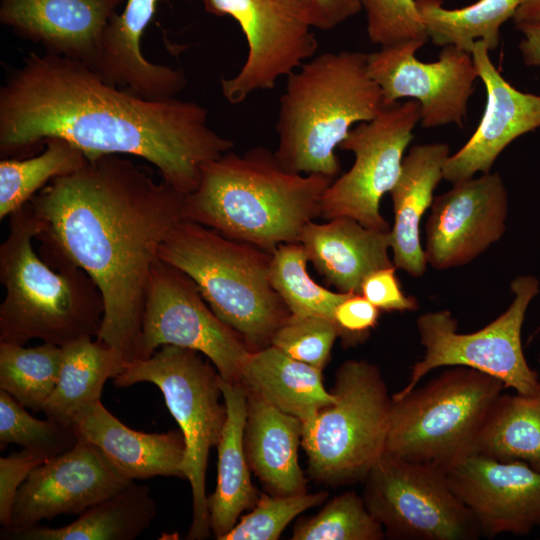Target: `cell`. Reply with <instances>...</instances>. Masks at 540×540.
<instances>
[{
    "instance_id": "6da1fadb",
    "label": "cell",
    "mask_w": 540,
    "mask_h": 540,
    "mask_svg": "<svg viewBox=\"0 0 540 540\" xmlns=\"http://www.w3.org/2000/svg\"><path fill=\"white\" fill-rule=\"evenodd\" d=\"M57 137L88 160L131 155L157 167L183 194L202 168L234 147L208 125L205 107L175 97L145 99L107 83L84 62L30 53L0 88L2 158Z\"/></svg>"
},
{
    "instance_id": "7a4b0ae2",
    "label": "cell",
    "mask_w": 540,
    "mask_h": 540,
    "mask_svg": "<svg viewBox=\"0 0 540 540\" xmlns=\"http://www.w3.org/2000/svg\"><path fill=\"white\" fill-rule=\"evenodd\" d=\"M186 195L108 154L53 179L29 201L39 255L94 280L104 300L95 339L127 362L137 360L151 271L161 244L185 219Z\"/></svg>"
},
{
    "instance_id": "3957f363",
    "label": "cell",
    "mask_w": 540,
    "mask_h": 540,
    "mask_svg": "<svg viewBox=\"0 0 540 540\" xmlns=\"http://www.w3.org/2000/svg\"><path fill=\"white\" fill-rule=\"evenodd\" d=\"M333 180L289 172L263 146L241 155L228 151L204 165L198 187L186 195L184 216L273 253L299 242L303 228L320 217Z\"/></svg>"
},
{
    "instance_id": "277c9868",
    "label": "cell",
    "mask_w": 540,
    "mask_h": 540,
    "mask_svg": "<svg viewBox=\"0 0 540 540\" xmlns=\"http://www.w3.org/2000/svg\"><path fill=\"white\" fill-rule=\"evenodd\" d=\"M367 56L361 51L325 52L287 76L274 151L284 169L331 179L339 174L335 149L354 124L371 121L387 108L367 71Z\"/></svg>"
},
{
    "instance_id": "5b68a950",
    "label": "cell",
    "mask_w": 540,
    "mask_h": 540,
    "mask_svg": "<svg viewBox=\"0 0 540 540\" xmlns=\"http://www.w3.org/2000/svg\"><path fill=\"white\" fill-rule=\"evenodd\" d=\"M0 245V342L25 345L37 339L63 347L96 338L104 300L94 280L80 268H54L35 250L39 227L29 202L9 216Z\"/></svg>"
},
{
    "instance_id": "8992f818",
    "label": "cell",
    "mask_w": 540,
    "mask_h": 540,
    "mask_svg": "<svg viewBox=\"0 0 540 540\" xmlns=\"http://www.w3.org/2000/svg\"><path fill=\"white\" fill-rule=\"evenodd\" d=\"M160 260L186 273L214 313L253 351L271 344L291 315L273 288L272 253L183 219L161 244Z\"/></svg>"
},
{
    "instance_id": "52a82bcc",
    "label": "cell",
    "mask_w": 540,
    "mask_h": 540,
    "mask_svg": "<svg viewBox=\"0 0 540 540\" xmlns=\"http://www.w3.org/2000/svg\"><path fill=\"white\" fill-rule=\"evenodd\" d=\"M504 384L478 370L451 366L422 387L392 396L386 453L444 472L470 455Z\"/></svg>"
},
{
    "instance_id": "ba28073f",
    "label": "cell",
    "mask_w": 540,
    "mask_h": 540,
    "mask_svg": "<svg viewBox=\"0 0 540 540\" xmlns=\"http://www.w3.org/2000/svg\"><path fill=\"white\" fill-rule=\"evenodd\" d=\"M331 392L335 401L302 426L309 473L328 485L362 481L385 451L392 397L378 367L356 359L339 366Z\"/></svg>"
},
{
    "instance_id": "9c48e42d",
    "label": "cell",
    "mask_w": 540,
    "mask_h": 540,
    "mask_svg": "<svg viewBox=\"0 0 540 540\" xmlns=\"http://www.w3.org/2000/svg\"><path fill=\"white\" fill-rule=\"evenodd\" d=\"M201 353L174 345H164L149 358L128 362L113 379L118 387L149 382L162 392L166 405L179 425L186 446L185 478L192 491L193 517L187 539L203 540L212 535L206 496V469L209 451L217 446L227 409L221 377L204 361Z\"/></svg>"
},
{
    "instance_id": "30bf717a",
    "label": "cell",
    "mask_w": 540,
    "mask_h": 540,
    "mask_svg": "<svg viewBox=\"0 0 540 540\" xmlns=\"http://www.w3.org/2000/svg\"><path fill=\"white\" fill-rule=\"evenodd\" d=\"M510 289L514 298L505 312L472 333H459L457 320L448 310L420 315L416 325L425 354L413 365L404 388L394 395L409 393L430 371L444 366L478 370L519 394L538 393L539 373L527 363L521 331L527 309L540 291V283L535 276L521 275L512 280Z\"/></svg>"
},
{
    "instance_id": "8fae6325",
    "label": "cell",
    "mask_w": 540,
    "mask_h": 540,
    "mask_svg": "<svg viewBox=\"0 0 540 540\" xmlns=\"http://www.w3.org/2000/svg\"><path fill=\"white\" fill-rule=\"evenodd\" d=\"M363 500L385 535L401 540H475L472 512L451 490L445 472L386 452L368 472Z\"/></svg>"
},
{
    "instance_id": "7c38bea8",
    "label": "cell",
    "mask_w": 540,
    "mask_h": 540,
    "mask_svg": "<svg viewBox=\"0 0 540 540\" xmlns=\"http://www.w3.org/2000/svg\"><path fill=\"white\" fill-rule=\"evenodd\" d=\"M164 345L205 355L223 380L235 383L241 382L251 353L243 337L210 308L195 282L158 259L146 292L137 360Z\"/></svg>"
},
{
    "instance_id": "4fadbf2b",
    "label": "cell",
    "mask_w": 540,
    "mask_h": 540,
    "mask_svg": "<svg viewBox=\"0 0 540 540\" xmlns=\"http://www.w3.org/2000/svg\"><path fill=\"white\" fill-rule=\"evenodd\" d=\"M420 119V103L410 99L352 128L338 148L351 151L354 163L326 189L320 217H350L366 228L389 231L380 201L399 178L405 150Z\"/></svg>"
},
{
    "instance_id": "5bb4252c",
    "label": "cell",
    "mask_w": 540,
    "mask_h": 540,
    "mask_svg": "<svg viewBox=\"0 0 540 540\" xmlns=\"http://www.w3.org/2000/svg\"><path fill=\"white\" fill-rule=\"evenodd\" d=\"M205 10L230 16L248 45L246 60L232 78H221L222 95L231 104L257 90L273 89L279 78L311 58L318 41L301 0H202Z\"/></svg>"
},
{
    "instance_id": "9a60e30c",
    "label": "cell",
    "mask_w": 540,
    "mask_h": 540,
    "mask_svg": "<svg viewBox=\"0 0 540 540\" xmlns=\"http://www.w3.org/2000/svg\"><path fill=\"white\" fill-rule=\"evenodd\" d=\"M424 44L409 41L381 47L367 56V71L379 86L386 107L402 98L420 103L425 128L454 123L463 126L467 103L478 77L472 55L444 46L438 60L424 63L415 56Z\"/></svg>"
},
{
    "instance_id": "2e32d148",
    "label": "cell",
    "mask_w": 540,
    "mask_h": 540,
    "mask_svg": "<svg viewBox=\"0 0 540 540\" xmlns=\"http://www.w3.org/2000/svg\"><path fill=\"white\" fill-rule=\"evenodd\" d=\"M132 482L98 447L79 440L31 472L17 492L12 527L5 530L16 532L59 515H80Z\"/></svg>"
},
{
    "instance_id": "e0dca14e",
    "label": "cell",
    "mask_w": 540,
    "mask_h": 540,
    "mask_svg": "<svg viewBox=\"0 0 540 540\" xmlns=\"http://www.w3.org/2000/svg\"><path fill=\"white\" fill-rule=\"evenodd\" d=\"M508 195L498 173H482L434 197L426 222L425 256L438 270L466 265L506 230Z\"/></svg>"
},
{
    "instance_id": "ac0fdd59",
    "label": "cell",
    "mask_w": 540,
    "mask_h": 540,
    "mask_svg": "<svg viewBox=\"0 0 540 540\" xmlns=\"http://www.w3.org/2000/svg\"><path fill=\"white\" fill-rule=\"evenodd\" d=\"M445 475L482 536L526 535L540 526V471L526 463L470 454Z\"/></svg>"
},
{
    "instance_id": "d6986e66",
    "label": "cell",
    "mask_w": 540,
    "mask_h": 540,
    "mask_svg": "<svg viewBox=\"0 0 540 540\" xmlns=\"http://www.w3.org/2000/svg\"><path fill=\"white\" fill-rule=\"evenodd\" d=\"M486 43H474L471 55L486 88L482 119L466 144L450 155L443 179L452 184L488 173L499 154L517 137L540 127V95L524 93L507 82L493 65Z\"/></svg>"
},
{
    "instance_id": "ffe728a7",
    "label": "cell",
    "mask_w": 540,
    "mask_h": 540,
    "mask_svg": "<svg viewBox=\"0 0 540 540\" xmlns=\"http://www.w3.org/2000/svg\"><path fill=\"white\" fill-rule=\"evenodd\" d=\"M123 0H0V21L46 53L91 68L102 34Z\"/></svg>"
},
{
    "instance_id": "44dd1931",
    "label": "cell",
    "mask_w": 540,
    "mask_h": 540,
    "mask_svg": "<svg viewBox=\"0 0 540 540\" xmlns=\"http://www.w3.org/2000/svg\"><path fill=\"white\" fill-rule=\"evenodd\" d=\"M157 0H127L122 14L108 21L92 67L109 84L150 100L175 97L187 86L181 69L149 62L141 51V38Z\"/></svg>"
},
{
    "instance_id": "7402d4cb",
    "label": "cell",
    "mask_w": 540,
    "mask_h": 540,
    "mask_svg": "<svg viewBox=\"0 0 540 540\" xmlns=\"http://www.w3.org/2000/svg\"><path fill=\"white\" fill-rule=\"evenodd\" d=\"M79 440L98 447L129 480L155 476L186 479L183 463L185 440L179 430L144 433L133 430L110 413L101 401L82 411L73 420Z\"/></svg>"
},
{
    "instance_id": "603a6c76",
    "label": "cell",
    "mask_w": 540,
    "mask_h": 540,
    "mask_svg": "<svg viewBox=\"0 0 540 540\" xmlns=\"http://www.w3.org/2000/svg\"><path fill=\"white\" fill-rule=\"evenodd\" d=\"M299 242L316 271L338 292L360 294L370 273L395 266L389 257L390 230L369 229L350 217L311 221Z\"/></svg>"
},
{
    "instance_id": "cb8c5ba5",
    "label": "cell",
    "mask_w": 540,
    "mask_h": 540,
    "mask_svg": "<svg viewBox=\"0 0 540 540\" xmlns=\"http://www.w3.org/2000/svg\"><path fill=\"white\" fill-rule=\"evenodd\" d=\"M450 156L446 143L420 144L404 156L397 182L389 192L393 202L394 223L390 229L393 263L412 277L427 269L420 241V222L434 200L433 193L443 179Z\"/></svg>"
},
{
    "instance_id": "d4e9b609",
    "label": "cell",
    "mask_w": 540,
    "mask_h": 540,
    "mask_svg": "<svg viewBox=\"0 0 540 540\" xmlns=\"http://www.w3.org/2000/svg\"><path fill=\"white\" fill-rule=\"evenodd\" d=\"M246 394L244 447L250 469L270 494L305 493L307 479L298 461L301 420L252 391L246 390Z\"/></svg>"
},
{
    "instance_id": "484cf974",
    "label": "cell",
    "mask_w": 540,
    "mask_h": 540,
    "mask_svg": "<svg viewBox=\"0 0 540 540\" xmlns=\"http://www.w3.org/2000/svg\"><path fill=\"white\" fill-rule=\"evenodd\" d=\"M220 386L227 418L217 444V484L208 496L210 529L220 540L237 523L240 514L253 508L259 496L251 481L244 447L247 394L241 383L225 381Z\"/></svg>"
},
{
    "instance_id": "4316f807",
    "label": "cell",
    "mask_w": 540,
    "mask_h": 540,
    "mask_svg": "<svg viewBox=\"0 0 540 540\" xmlns=\"http://www.w3.org/2000/svg\"><path fill=\"white\" fill-rule=\"evenodd\" d=\"M322 373L269 345L250 353L240 383L305 425L335 401L324 387Z\"/></svg>"
},
{
    "instance_id": "83f0119b",
    "label": "cell",
    "mask_w": 540,
    "mask_h": 540,
    "mask_svg": "<svg viewBox=\"0 0 540 540\" xmlns=\"http://www.w3.org/2000/svg\"><path fill=\"white\" fill-rule=\"evenodd\" d=\"M157 506L147 485L134 481L93 505L72 523L57 527L38 524L21 531L3 529L2 539L17 540H134L156 517Z\"/></svg>"
},
{
    "instance_id": "f1b7e54d",
    "label": "cell",
    "mask_w": 540,
    "mask_h": 540,
    "mask_svg": "<svg viewBox=\"0 0 540 540\" xmlns=\"http://www.w3.org/2000/svg\"><path fill=\"white\" fill-rule=\"evenodd\" d=\"M125 358L93 338H81L62 347L56 385L42 412L49 419L73 426L76 415L101 401L105 382L121 374Z\"/></svg>"
},
{
    "instance_id": "f546056e",
    "label": "cell",
    "mask_w": 540,
    "mask_h": 540,
    "mask_svg": "<svg viewBox=\"0 0 540 540\" xmlns=\"http://www.w3.org/2000/svg\"><path fill=\"white\" fill-rule=\"evenodd\" d=\"M471 454L519 461L540 471V391L532 395L502 392L487 413Z\"/></svg>"
},
{
    "instance_id": "4dcf8cb0",
    "label": "cell",
    "mask_w": 540,
    "mask_h": 540,
    "mask_svg": "<svg viewBox=\"0 0 540 540\" xmlns=\"http://www.w3.org/2000/svg\"><path fill=\"white\" fill-rule=\"evenodd\" d=\"M428 37L437 46L452 45L471 54L476 41L489 50L498 46L500 27L513 18L520 0H478L446 9L442 0H415Z\"/></svg>"
},
{
    "instance_id": "1f68e13d",
    "label": "cell",
    "mask_w": 540,
    "mask_h": 540,
    "mask_svg": "<svg viewBox=\"0 0 540 540\" xmlns=\"http://www.w3.org/2000/svg\"><path fill=\"white\" fill-rule=\"evenodd\" d=\"M45 149L27 159L2 158L0 161V219L26 205L53 179L82 168L88 159L69 141L45 139Z\"/></svg>"
},
{
    "instance_id": "d6a6232c",
    "label": "cell",
    "mask_w": 540,
    "mask_h": 540,
    "mask_svg": "<svg viewBox=\"0 0 540 540\" xmlns=\"http://www.w3.org/2000/svg\"><path fill=\"white\" fill-rule=\"evenodd\" d=\"M62 347L0 342V389L24 407L42 411L59 374Z\"/></svg>"
},
{
    "instance_id": "836d02e7",
    "label": "cell",
    "mask_w": 540,
    "mask_h": 540,
    "mask_svg": "<svg viewBox=\"0 0 540 540\" xmlns=\"http://www.w3.org/2000/svg\"><path fill=\"white\" fill-rule=\"evenodd\" d=\"M308 255L300 242L278 246L272 253L270 281L291 314L334 322L337 305L351 293L331 291L307 272Z\"/></svg>"
},
{
    "instance_id": "e575fe53",
    "label": "cell",
    "mask_w": 540,
    "mask_h": 540,
    "mask_svg": "<svg viewBox=\"0 0 540 540\" xmlns=\"http://www.w3.org/2000/svg\"><path fill=\"white\" fill-rule=\"evenodd\" d=\"M381 524L367 509L363 497L347 491L316 514L299 519L292 531L293 540H381Z\"/></svg>"
},
{
    "instance_id": "d590c367",
    "label": "cell",
    "mask_w": 540,
    "mask_h": 540,
    "mask_svg": "<svg viewBox=\"0 0 540 540\" xmlns=\"http://www.w3.org/2000/svg\"><path fill=\"white\" fill-rule=\"evenodd\" d=\"M79 438L73 426L46 417L37 419L4 390H0V447L10 443L39 450L51 457L73 448Z\"/></svg>"
},
{
    "instance_id": "8d00e7d4",
    "label": "cell",
    "mask_w": 540,
    "mask_h": 540,
    "mask_svg": "<svg viewBox=\"0 0 540 540\" xmlns=\"http://www.w3.org/2000/svg\"><path fill=\"white\" fill-rule=\"evenodd\" d=\"M325 491L295 495L261 494L250 513L220 540H276L302 512L323 503Z\"/></svg>"
},
{
    "instance_id": "74e56055",
    "label": "cell",
    "mask_w": 540,
    "mask_h": 540,
    "mask_svg": "<svg viewBox=\"0 0 540 540\" xmlns=\"http://www.w3.org/2000/svg\"><path fill=\"white\" fill-rule=\"evenodd\" d=\"M338 337V329L331 320L291 314L276 330L270 345L323 371Z\"/></svg>"
},
{
    "instance_id": "f35d334b",
    "label": "cell",
    "mask_w": 540,
    "mask_h": 540,
    "mask_svg": "<svg viewBox=\"0 0 540 540\" xmlns=\"http://www.w3.org/2000/svg\"><path fill=\"white\" fill-rule=\"evenodd\" d=\"M366 12L369 39L381 47L429 37L415 0H359Z\"/></svg>"
},
{
    "instance_id": "ab89813d",
    "label": "cell",
    "mask_w": 540,
    "mask_h": 540,
    "mask_svg": "<svg viewBox=\"0 0 540 540\" xmlns=\"http://www.w3.org/2000/svg\"><path fill=\"white\" fill-rule=\"evenodd\" d=\"M50 458L45 452L27 448L0 458V523L4 529L12 527L13 507L20 486L36 467Z\"/></svg>"
},
{
    "instance_id": "60d3db41",
    "label": "cell",
    "mask_w": 540,
    "mask_h": 540,
    "mask_svg": "<svg viewBox=\"0 0 540 540\" xmlns=\"http://www.w3.org/2000/svg\"><path fill=\"white\" fill-rule=\"evenodd\" d=\"M380 310L363 295L349 294L334 311V323L346 346L364 342L378 323Z\"/></svg>"
},
{
    "instance_id": "b9f144b4",
    "label": "cell",
    "mask_w": 540,
    "mask_h": 540,
    "mask_svg": "<svg viewBox=\"0 0 540 540\" xmlns=\"http://www.w3.org/2000/svg\"><path fill=\"white\" fill-rule=\"evenodd\" d=\"M396 269L391 266L370 273L361 284L360 294L380 311H414L418 308V302L403 292Z\"/></svg>"
},
{
    "instance_id": "7bdbcfd3",
    "label": "cell",
    "mask_w": 540,
    "mask_h": 540,
    "mask_svg": "<svg viewBox=\"0 0 540 540\" xmlns=\"http://www.w3.org/2000/svg\"><path fill=\"white\" fill-rule=\"evenodd\" d=\"M314 28L331 30L362 9L359 0H301Z\"/></svg>"
},
{
    "instance_id": "ee69618b",
    "label": "cell",
    "mask_w": 540,
    "mask_h": 540,
    "mask_svg": "<svg viewBox=\"0 0 540 540\" xmlns=\"http://www.w3.org/2000/svg\"><path fill=\"white\" fill-rule=\"evenodd\" d=\"M524 34L519 48L528 66H540V24H527L518 27Z\"/></svg>"
},
{
    "instance_id": "f6af8a7d",
    "label": "cell",
    "mask_w": 540,
    "mask_h": 540,
    "mask_svg": "<svg viewBox=\"0 0 540 540\" xmlns=\"http://www.w3.org/2000/svg\"><path fill=\"white\" fill-rule=\"evenodd\" d=\"M539 364H540V357H539ZM539 380H540V374H539Z\"/></svg>"
}]
</instances>
